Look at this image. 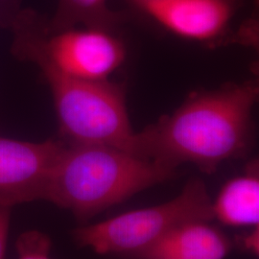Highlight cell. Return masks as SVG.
Segmentation results:
<instances>
[{"label": "cell", "mask_w": 259, "mask_h": 259, "mask_svg": "<svg viewBox=\"0 0 259 259\" xmlns=\"http://www.w3.org/2000/svg\"><path fill=\"white\" fill-rule=\"evenodd\" d=\"M258 95L255 81L195 93L172 114L138 133V155L174 169L192 163L211 174L248 151Z\"/></svg>", "instance_id": "obj_1"}, {"label": "cell", "mask_w": 259, "mask_h": 259, "mask_svg": "<svg viewBox=\"0 0 259 259\" xmlns=\"http://www.w3.org/2000/svg\"><path fill=\"white\" fill-rule=\"evenodd\" d=\"M175 175L174 168L121 149L65 143L44 200L87 221Z\"/></svg>", "instance_id": "obj_2"}, {"label": "cell", "mask_w": 259, "mask_h": 259, "mask_svg": "<svg viewBox=\"0 0 259 259\" xmlns=\"http://www.w3.org/2000/svg\"><path fill=\"white\" fill-rule=\"evenodd\" d=\"M62 136L70 144H97L138 155V133L130 122L124 89L118 83L88 81L63 74L41 60Z\"/></svg>", "instance_id": "obj_3"}, {"label": "cell", "mask_w": 259, "mask_h": 259, "mask_svg": "<svg viewBox=\"0 0 259 259\" xmlns=\"http://www.w3.org/2000/svg\"><path fill=\"white\" fill-rule=\"evenodd\" d=\"M211 204L204 183L192 179L174 199L78 228L73 238L99 254H137L184 223L211 221Z\"/></svg>", "instance_id": "obj_4"}, {"label": "cell", "mask_w": 259, "mask_h": 259, "mask_svg": "<svg viewBox=\"0 0 259 259\" xmlns=\"http://www.w3.org/2000/svg\"><path fill=\"white\" fill-rule=\"evenodd\" d=\"M65 142H31L0 136V204L44 200L47 183Z\"/></svg>", "instance_id": "obj_5"}, {"label": "cell", "mask_w": 259, "mask_h": 259, "mask_svg": "<svg viewBox=\"0 0 259 259\" xmlns=\"http://www.w3.org/2000/svg\"><path fill=\"white\" fill-rule=\"evenodd\" d=\"M141 10L177 36L204 41L222 34L234 7L232 0H161Z\"/></svg>", "instance_id": "obj_6"}, {"label": "cell", "mask_w": 259, "mask_h": 259, "mask_svg": "<svg viewBox=\"0 0 259 259\" xmlns=\"http://www.w3.org/2000/svg\"><path fill=\"white\" fill-rule=\"evenodd\" d=\"M232 242L208 221L186 222L140 250L142 259H225Z\"/></svg>", "instance_id": "obj_7"}, {"label": "cell", "mask_w": 259, "mask_h": 259, "mask_svg": "<svg viewBox=\"0 0 259 259\" xmlns=\"http://www.w3.org/2000/svg\"><path fill=\"white\" fill-rule=\"evenodd\" d=\"M213 219L231 227H255L259 223V175L257 161L244 174L223 185L211 204Z\"/></svg>", "instance_id": "obj_8"}, {"label": "cell", "mask_w": 259, "mask_h": 259, "mask_svg": "<svg viewBox=\"0 0 259 259\" xmlns=\"http://www.w3.org/2000/svg\"><path fill=\"white\" fill-rule=\"evenodd\" d=\"M122 20L119 13L108 7V0H59L47 32L56 33L78 26L112 31Z\"/></svg>", "instance_id": "obj_9"}, {"label": "cell", "mask_w": 259, "mask_h": 259, "mask_svg": "<svg viewBox=\"0 0 259 259\" xmlns=\"http://www.w3.org/2000/svg\"><path fill=\"white\" fill-rule=\"evenodd\" d=\"M18 259H52L51 241L47 234L37 231L22 233L17 241Z\"/></svg>", "instance_id": "obj_10"}, {"label": "cell", "mask_w": 259, "mask_h": 259, "mask_svg": "<svg viewBox=\"0 0 259 259\" xmlns=\"http://www.w3.org/2000/svg\"><path fill=\"white\" fill-rule=\"evenodd\" d=\"M12 206L0 204V259H5Z\"/></svg>", "instance_id": "obj_11"}, {"label": "cell", "mask_w": 259, "mask_h": 259, "mask_svg": "<svg viewBox=\"0 0 259 259\" xmlns=\"http://www.w3.org/2000/svg\"><path fill=\"white\" fill-rule=\"evenodd\" d=\"M240 245L246 251L252 255L259 253V229L258 226L252 227V230L241 238Z\"/></svg>", "instance_id": "obj_12"}, {"label": "cell", "mask_w": 259, "mask_h": 259, "mask_svg": "<svg viewBox=\"0 0 259 259\" xmlns=\"http://www.w3.org/2000/svg\"><path fill=\"white\" fill-rule=\"evenodd\" d=\"M132 3H134L137 7H139V9H142L143 7L147 6L149 4L155 3V2H158L161 0H130Z\"/></svg>", "instance_id": "obj_13"}, {"label": "cell", "mask_w": 259, "mask_h": 259, "mask_svg": "<svg viewBox=\"0 0 259 259\" xmlns=\"http://www.w3.org/2000/svg\"><path fill=\"white\" fill-rule=\"evenodd\" d=\"M0 6H5V2L4 1H0ZM11 19L6 17V11L3 9H0V21H3L5 19ZM13 20V19H11Z\"/></svg>", "instance_id": "obj_14"}, {"label": "cell", "mask_w": 259, "mask_h": 259, "mask_svg": "<svg viewBox=\"0 0 259 259\" xmlns=\"http://www.w3.org/2000/svg\"><path fill=\"white\" fill-rule=\"evenodd\" d=\"M256 1H257V0H256Z\"/></svg>", "instance_id": "obj_15"}]
</instances>
